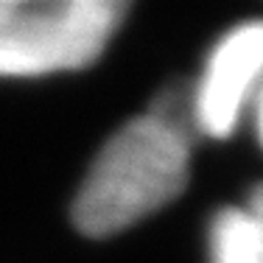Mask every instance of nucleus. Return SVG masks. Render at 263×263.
<instances>
[{"label": "nucleus", "instance_id": "f257e3e1", "mask_svg": "<svg viewBox=\"0 0 263 263\" xmlns=\"http://www.w3.org/2000/svg\"><path fill=\"white\" fill-rule=\"evenodd\" d=\"M191 135L157 112L126 123L92 162L73 202L84 235L104 238L157 213L187 182Z\"/></svg>", "mask_w": 263, "mask_h": 263}, {"label": "nucleus", "instance_id": "f03ea898", "mask_svg": "<svg viewBox=\"0 0 263 263\" xmlns=\"http://www.w3.org/2000/svg\"><path fill=\"white\" fill-rule=\"evenodd\" d=\"M121 0H0V76H45L96 62L118 31Z\"/></svg>", "mask_w": 263, "mask_h": 263}, {"label": "nucleus", "instance_id": "7ed1b4c3", "mask_svg": "<svg viewBox=\"0 0 263 263\" xmlns=\"http://www.w3.org/2000/svg\"><path fill=\"white\" fill-rule=\"evenodd\" d=\"M263 87V20L241 23L213 48L204 76L193 87L202 135L230 137L243 106Z\"/></svg>", "mask_w": 263, "mask_h": 263}, {"label": "nucleus", "instance_id": "20e7f679", "mask_svg": "<svg viewBox=\"0 0 263 263\" xmlns=\"http://www.w3.org/2000/svg\"><path fill=\"white\" fill-rule=\"evenodd\" d=\"M210 263H263V241L247 210H221L210 224Z\"/></svg>", "mask_w": 263, "mask_h": 263}, {"label": "nucleus", "instance_id": "39448f33", "mask_svg": "<svg viewBox=\"0 0 263 263\" xmlns=\"http://www.w3.org/2000/svg\"><path fill=\"white\" fill-rule=\"evenodd\" d=\"M247 213H249V218H252L255 230H258V235H260V241H263V185L255 187V193L249 196Z\"/></svg>", "mask_w": 263, "mask_h": 263}, {"label": "nucleus", "instance_id": "423d86ee", "mask_svg": "<svg viewBox=\"0 0 263 263\" xmlns=\"http://www.w3.org/2000/svg\"><path fill=\"white\" fill-rule=\"evenodd\" d=\"M258 132H260V143H263V87L258 92Z\"/></svg>", "mask_w": 263, "mask_h": 263}]
</instances>
